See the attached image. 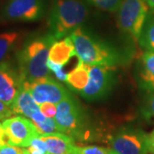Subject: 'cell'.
I'll return each instance as SVG.
<instances>
[{"instance_id": "obj_13", "label": "cell", "mask_w": 154, "mask_h": 154, "mask_svg": "<svg viewBox=\"0 0 154 154\" xmlns=\"http://www.w3.org/2000/svg\"><path fill=\"white\" fill-rule=\"evenodd\" d=\"M138 81L146 91H154V52L146 51L140 57L138 68Z\"/></svg>"}, {"instance_id": "obj_10", "label": "cell", "mask_w": 154, "mask_h": 154, "mask_svg": "<svg viewBox=\"0 0 154 154\" xmlns=\"http://www.w3.org/2000/svg\"><path fill=\"white\" fill-rule=\"evenodd\" d=\"M45 0H10L4 8V16L9 20L31 22L44 16Z\"/></svg>"}, {"instance_id": "obj_14", "label": "cell", "mask_w": 154, "mask_h": 154, "mask_svg": "<svg viewBox=\"0 0 154 154\" xmlns=\"http://www.w3.org/2000/svg\"><path fill=\"white\" fill-rule=\"evenodd\" d=\"M44 140L49 154H71L74 138L61 132H56L39 136Z\"/></svg>"}, {"instance_id": "obj_2", "label": "cell", "mask_w": 154, "mask_h": 154, "mask_svg": "<svg viewBox=\"0 0 154 154\" xmlns=\"http://www.w3.org/2000/svg\"><path fill=\"white\" fill-rule=\"evenodd\" d=\"M55 41V37L49 33L30 40L20 51L17 56L18 69L24 82L49 76L47 62L51 46Z\"/></svg>"}, {"instance_id": "obj_21", "label": "cell", "mask_w": 154, "mask_h": 154, "mask_svg": "<svg viewBox=\"0 0 154 154\" xmlns=\"http://www.w3.org/2000/svg\"><path fill=\"white\" fill-rule=\"evenodd\" d=\"M123 0H88V2L94 7L102 11L115 12L118 11Z\"/></svg>"}, {"instance_id": "obj_4", "label": "cell", "mask_w": 154, "mask_h": 154, "mask_svg": "<svg viewBox=\"0 0 154 154\" xmlns=\"http://www.w3.org/2000/svg\"><path fill=\"white\" fill-rule=\"evenodd\" d=\"M149 8L144 0H123L117 11L118 28L135 42H139Z\"/></svg>"}, {"instance_id": "obj_25", "label": "cell", "mask_w": 154, "mask_h": 154, "mask_svg": "<svg viewBox=\"0 0 154 154\" xmlns=\"http://www.w3.org/2000/svg\"><path fill=\"white\" fill-rule=\"evenodd\" d=\"M0 154H29L28 148L8 145L0 149Z\"/></svg>"}, {"instance_id": "obj_9", "label": "cell", "mask_w": 154, "mask_h": 154, "mask_svg": "<svg viewBox=\"0 0 154 154\" xmlns=\"http://www.w3.org/2000/svg\"><path fill=\"white\" fill-rule=\"evenodd\" d=\"M110 68L89 65L88 84L81 92L83 98L89 101L103 99L110 93L113 86V75Z\"/></svg>"}, {"instance_id": "obj_22", "label": "cell", "mask_w": 154, "mask_h": 154, "mask_svg": "<svg viewBox=\"0 0 154 154\" xmlns=\"http://www.w3.org/2000/svg\"><path fill=\"white\" fill-rule=\"evenodd\" d=\"M141 113L146 120H154V91L150 92L141 109Z\"/></svg>"}, {"instance_id": "obj_23", "label": "cell", "mask_w": 154, "mask_h": 154, "mask_svg": "<svg viewBox=\"0 0 154 154\" xmlns=\"http://www.w3.org/2000/svg\"><path fill=\"white\" fill-rule=\"evenodd\" d=\"M29 154H49L47 146L40 137L35 138L27 147Z\"/></svg>"}, {"instance_id": "obj_24", "label": "cell", "mask_w": 154, "mask_h": 154, "mask_svg": "<svg viewBox=\"0 0 154 154\" xmlns=\"http://www.w3.org/2000/svg\"><path fill=\"white\" fill-rule=\"evenodd\" d=\"M39 110L45 117H55L57 110V105L54 103L45 102L39 105Z\"/></svg>"}, {"instance_id": "obj_6", "label": "cell", "mask_w": 154, "mask_h": 154, "mask_svg": "<svg viewBox=\"0 0 154 154\" xmlns=\"http://www.w3.org/2000/svg\"><path fill=\"white\" fill-rule=\"evenodd\" d=\"M110 148L117 154H148V134L141 129L124 128L110 139Z\"/></svg>"}, {"instance_id": "obj_16", "label": "cell", "mask_w": 154, "mask_h": 154, "mask_svg": "<svg viewBox=\"0 0 154 154\" xmlns=\"http://www.w3.org/2000/svg\"><path fill=\"white\" fill-rule=\"evenodd\" d=\"M89 79V65L79 59L77 66L67 75L65 82L73 91L81 94Z\"/></svg>"}, {"instance_id": "obj_7", "label": "cell", "mask_w": 154, "mask_h": 154, "mask_svg": "<svg viewBox=\"0 0 154 154\" xmlns=\"http://www.w3.org/2000/svg\"><path fill=\"white\" fill-rule=\"evenodd\" d=\"M23 85L29 90L38 105L45 102L58 104L70 95L66 88L50 76L41 77L32 82H24Z\"/></svg>"}, {"instance_id": "obj_17", "label": "cell", "mask_w": 154, "mask_h": 154, "mask_svg": "<svg viewBox=\"0 0 154 154\" xmlns=\"http://www.w3.org/2000/svg\"><path fill=\"white\" fill-rule=\"evenodd\" d=\"M139 44L146 51L154 52V9L149 11L144 23Z\"/></svg>"}, {"instance_id": "obj_18", "label": "cell", "mask_w": 154, "mask_h": 154, "mask_svg": "<svg viewBox=\"0 0 154 154\" xmlns=\"http://www.w3.org/2000/svg\"><path fill=\"white\" fill-rule=\"evenodd\" d=\"M19 38L20 34L17 32L0 33V63L4 62V59L11 52Z\"/></svg>"}, {"instance_id": "obj_20", "label": "cell", "mask_w": 154, "mask_h": 154, "mask_svg": "<svg viewBox=\"0 0 154 154\" xmlns=\"http://www.w3.org/2000/svg\"><path fill=\"white\" fill-rule=\"evenodd\" d=\"M33 122L36 127L38 132L39 133L40 136L50 134L52 133L59 132L55 117H46L43 122Z\"/></svg>"}, {"instance_id": "obj_19", "label": "cell", "mask_w": 154, "mask_h": 154, "mask_svg": "<svg viewBox=\"0 0 154 154\" xmlns=\"http://www.w3.org/2000/svg\"><path fill=\"white\" fill-rule=\"evenodd\" d=\"M71 154H117L113 149L101 147L98 146H76L72 147Z\"/></svg>"}, {"instance_id": "obj_26", "label": "cell", "mask_w": 154, "mask_h": 154, "mask_svg": "<svg viewBox=\"0 0 154 154\" xmlns=\"http://www.w3.org/2000/svg\"><path fill=\"white\" fill-rule=\"evenodd\" d=\"M8 145H10V140L3 127V124H1L0 122V149Z\"/></svg>"}, {"instance_id": "obj_28", "label": "cell", "mask_w": 154, "mask_h": 154, "mask_svg": "<svg viewBox=\"0 0 154 154\" xmlns=\"http://www.w3.org/2000/svg\"><path fill=\"white\" fill-rule=\"evenodd\" d=\"M149 153L154 154V130L148 134Z\"/></svg>"}, {"instance_id": "obj_3", "label": "cell", "mask_w": 154, "mask_h": 154, "mask_svg": "<svg viewBox=\"0 0 154 154\" xmlns=\"http://www.w3.org/2000/svg\"><path fill=\"white\" fill-rule=\"evenodd\" d=\"M88 16V8L81 0H53L48 17L50 33L60 39L81 27Z\"/></svg>"}, {"instance_id": "obj_8", "label": "cell", "mask_w": 154, "mask_h": 154, "mask_svg": "<svg viewBox=\"0 0 154 154\" xmlns=\"http://www.w3.org/2000/svg\"><path fill=\"white\" fill-rule=\"evenodd\" d=\"M2 124L12 146L28 147L33 140L40 136L33 121L26 116L8 117Z\"/></svg>"}, {"instance_id": "obj_12", "label": "cell", "mask_w": 154, "mask_h": 154, "mask_svg": "<svg viewBox=\"0 0 154 154\" xmlns=\"http://www.w3.org/2000/svg\"><path fill=\"white\" fill-rule=\"evenodd\" d=\"M11 108L14 114H21L31 120L40 111L39 105L35 102L31 93L24 85H22V89L17 94Z\"/></svg>"}, {"instance_id": "obj_27", "label": "cell", "mask_w": 154, "mask_h": 154, "mask_svg": "<svg viewBox=\"0 0 154 154\" xmlns=\"http://www.w3.org/2000/svg\"><path fill=\"white\" fill-rule=\"evenodd\" d=\"M0 114L4 116L5 118H8L11 116L13 115L14 113H13V111L11 110V106H8L4 102H2L0 100Z\"/></svg>"}, {"instance_id": "obj_5", "label": "cell", "mask_w": 154, "mask_h": 154, "mask_svg": "<svg viewBox=\"0 0 154 154\" xmlns=\"http://www.w3.org/2000/svg\"><path fill=\"white\" fill-rule=\"evenodd\" d=\"M55 120L58 131L78 137L85 126V116L82 108L70 95L57 104Z\"/></svg>"}, {"instance_id": "obj_30", "label": "cell", "mask_w": 154, "mask_h": 154, "mask_svg": "<svg viewBox=\"0 0 154 154\" xmlns=\"http://www.w3.org/2000/svg\"><path fill=\"white\" fill-rule=\"evenodd\" d=\"M2 119H5V116L0 114V120H2Z\"/></svg>"}, {"instance_id": "obj_15", "label": "cell", "mask_w": 154, "mask_h": 154, "mask_svg": "<svg viewBox=\"0 0 154 154\" xmlns=\"http://www.w3.org/2000/svg\"><path fill=\"white\" fill-rule=\"evenodd\" d=\"M75 56H77L76 51L69 36L59 41H55L52 44L50 49L48 59L57 64L65 65L72 57Z\"/></svg>"}, {"instance_id": "obj_29", "label": "cell", "mask_w": 154, "mask_h": 154, "mask_svg": "<svg viewBox=\"0 0 154 154\" xmlns=\"http://www.w3.org/2000/svg\"><path fill=\"white\" fill-rule=\"evenodd\" d=\"M151 9H154V0H144Z\"/></svg>"}, {"instance_id": "obj_11", "label": "cell", "mask_w": 154, "mask_h": 154, "mask_svg": "<svg viewBox=\"0 0 154 154\" xmlns=\"http://www.w3.org/2000/svg\"><path fill=\"white\" fill-rule=\"evenodd\" d=\"M19 69L4 61L0 63V100L11 106L23 85Z\"/></svg>"}, {"instance_id": "obj_1", "label": "cell", "mask_w": 154, "mask_h": 154, "mask_svg": "<svg viewBox=\"0 0 154 154\" xmlns=\"http://www.w3.org/2000/svg\"><path fill=\"white\" fill-rule=\"evenodd\" d=\"M70 38L78 58L86 64L113 69L122 62V56L117 50L81 27L70 33Z\"/></svg>"}]
</instances>
